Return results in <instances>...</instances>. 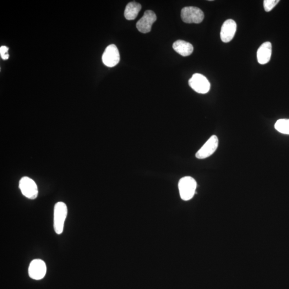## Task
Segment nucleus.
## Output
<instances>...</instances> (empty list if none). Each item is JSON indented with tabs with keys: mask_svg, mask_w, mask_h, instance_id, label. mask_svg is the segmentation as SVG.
Instances as JSON below:
<instances>
[{
	"mask_svg": "<svg viewBox=\"0 0 289 289\" xmlns=\"http://www.w3.org/2000/svg\"><path fill=\"white\" fill-rule=\"evenodd\" d=\"M197 186V182L192 177L185 176L180 179L178 189L181 199L184 201L192 199L195 193Z\"/></svg>",
	"mask_w": 289,
	"mask_h": 289,
	"instance_id": "nucleus-1",
	"label": "nucleus"
},
{
	"mask_svg": "<svg viewBox=\"0 0 289 289\" xmlns=\"http://www.w3.org/2000/svg\"><path fill=\"white\" fill-rule=\"evenodd\" d=\"M68 214L67 206L63 202H58L54 207V228L58 234L63 231L64 225Z\"/></svg>",
	"mask_w": 289,
	"mask_h": 289,
	"instance_id": "nucleus-2",
	"label": "nucleus"
},
{
	"mask_svg": "<svg viewBox=\"0 0 289 289\" xmlns=\"http://www.w3.org/2000/svg\"><path fill=\"white\" fill-rule=\"evenodd\" d=\"M181 18L186 23L199 24L202 22L204 14L202 10L195 7H186L181 11Z\"/></svg>",
	"mask_w": 289,
	"mask_h": 289,
	"instance_id": "nucleus-3",
	"label": "nucleus"
},
{
	"mask_svg": "<svg viewBox=\"0 0 289 289\" xmlns=\"http://www.w3.org/2000/svg\"><path fill=\"white\" fill-rule=\"evenodd\" d=\"M191 87L198 94H205L210 90L211 84L208 79L203 75L195 74L189 81Z\"/></svg>",
	"mask_w": 289,
	"mask_h": 289,
	"instance_id": "nucleus-4",
	"label": "nucleus"
},
{
	"mask_svg": "<svg viewBox=\"0 0 289 289\" xmlns=\"http://www.w3.org/2000/svg\"><path fill=\"white\" fill-rule=\"evenodd\" d=\"M19 187L25 197L35 199L38 197V190L34 180L28 177H24L20 180Z\"/></svg>",
	"mask_w": 289,
	"mask_h": 289,
	"instance_id": "nucleus-5",
	"label": "nucleus"
},
{
	"mask_svg": "<svg viewBox=\"0 0 289 289\" xmlns=\"http://www.w3.org/2000/svg\"><path fill=\"white\" fill-rule=\"evenodd\" d=\"M218 146H219V139L217 136L215 135L211 136L196 154V157L199 159H204L210 157L216 151Z\"/></svg>",
	"mask_w": 289,
	"mask_h": 289,
	"instance_id": "nucleus-6",
	"label": "nucleus"
},
{
	"mask_svg": "<svg viewBox=\"0 0 289 289\" xmlns=\"http://www.w3.org/2000/svg\"><path fill=\"white\" fill-rule=\"evenodd\" d=\"M47 267L44 261L40 259L32 260L29 268V274L31 279L40 280L45 277Z\"/></svg>",
	"mask_w": 289,
	"mask_h": 289,
	"instance_id": "nucleus-7",
	"label": "nucleus"
},
{
	"mask_svg": "<svg viewBox=\"0 0 289 289\" xmlns=\"http://www.w3.org/2000/svg\"><path fill=\"white\" fill-rule=\"evenodd\" d=\"M102 60L108 67H115L119 62L120 56L117 47L115 45H109L103 53Z\"/></svg>",
	"mask_w": 289,
	"mask_h": 289,
	"instance_id": "nucleus-8",
	"label": "nucleus"
},
{
	"mask_svg": "<svg viewBox=\"0 0 289 289\" xmlns=\"http://www.w3.org/2000/svg\"><path fill=\"white\" fill-rule=\"evenodd\" d=\"M156 19L154 12L152 10H146L142 18L138 20L136 26L139 32L143 34H147L151 31L152 26Z\"/></svg>",
	"mask_w": 289,
	"mask_h": 289,
	"instance_id": "nucleus-9",
	"label": "nucleus"
},
{
	"mask_svg": "<svg viewBox=\"0 0 289 289\" xmlns=\"http://www.w3.org/2000/svg\"><path fill=\"white\" fill-rule=\"evenodd\" d=\"M236 29L237 24L233 20L228 19L225 21L221 27V40L226 43L231 41L236 34Z\"/></svg>",
	"mask_w": 289,
	"mask_h": 289,
	"instance_id": "nucleus-10",
	"label": "nucleus"
},
{
	"mask_svg": "<svg viewBox=\"0 0 289 289\" xmlns=\"http://www.w3.org/2000/svg\"><path fill=\"white\" fill-rule=\"evenodd\" d=\"M272 52L271 43L266 42L263 43L259 48L257 52V59L261 64L268 63L270 59Z\"/></svg>",
	"mask_w": 289,
	"mask_h": 289,
	"instance_id": "nucleus-11",
	"label": "nucleus"
},
{
	"mask_svg": "<svg viewBox=\"0 0 289 289\" xmlns=\"http://www.w3.org/2000/svg\"><path fill=\"white\" fill-rule=\"evenodd\" d=\"M173 47L180 55L188 57L193 51V47L190 43L181 40H178L173 43Z\"/></svg>",
	"mask_w": 289,
	"mask_h": 289,
	"instance_id": "nucleus-12",
	"label": "nucleus"
},
{
	"mask_svg": "<svg viewBox=\"0 0 289 289\" xmlns=\"http://www.w3.org/2000/svg\"><path fill=\"white\" fill-rule=\"evenodd\" d=\"M141 9L140 4L135 2L129 3L124 11V16L128 20H134L137 16Z\"/></svg>",
	"mask_w": 289,
	"mask_h": 289,
	"instance_id": "nucleus-13",
	"label": "nucleus"
},
{
	"mask_svg": "<svg viewBox=\"0 0 289 289\" xmlns=\"http://www.w3.org/2000/svg\"><path fill=\"white\" fill-rule=\"evenodd\" d=\"M275 128L283 134L289 135V119H280L275 124Z\"/></svg>",
	"mask_w": 289,
	"mask_h": 289,
	"instance_id": "nucleus-14",
	"label": "nucleus"
},
{
	"mask_svg": "<svg viewBox=\"0 0 289 289\" xmlns=\"http://www.w3.org/2000/svg\"><path fill=\"white\" fill-rule=\"evenodd\" d=\"M279 2V0H265L264 7L266 12H270Z\"/></svg>",
	"mask_w": 289,
	"mask_h": 289,
	"instance_id": "nucleus-15",
	"label": "nucleus"
},
{
	"mask_svg": "<svg viewBox=\"0 0 289 289\" xmlns=\"http://www.w3.org/2000/svg\"><path fill=\"white\" fill-rule=\"evenodd\" d=\"M8 50L9 48L5 46H2L0 48V55L3 60H7L9 58Z\"/></svg>",
	"mask_w": 289,
	"mask_h": 289,
	"instance_id": "nucleus-16",
	"label": "nucleus"
}]
</instances>
